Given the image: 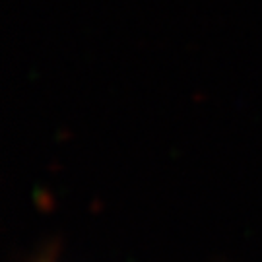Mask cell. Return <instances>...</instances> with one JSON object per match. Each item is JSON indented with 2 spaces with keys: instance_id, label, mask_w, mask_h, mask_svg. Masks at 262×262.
Listing matches in <instances>:
<instances>
[{
  "instance_id": "cell-1",
  "label": "cell",
  "mask_w": 262,
  "mask_h": 262,
  "mask_svg": "<svg viewBox=\"0 0 262 262\" xmlns=\"http://www.w3.org/2000/svg\"><path fill=\"white\" fill-rule=\"evenodd\" d=\"M39 262H53V260H51V258H47V256H45V258H41V260H39Z\"/></svg>"
}]
</instances>
